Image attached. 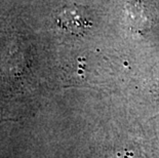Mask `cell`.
Returning a JSON list of instances; mask_svg holds the SVG:
<instances>
[{"label":"cell","mask_w":159,"mask_h":158,"mask_svg":"<svg viewBox=\"0 0 159 158\" xmlns=\"http://www.w3.org/2000/svg\"><path fill=\"white\" fill-rule=\"evenodd\" d=\"M57 25L70 34H83L93 26V23L80 9L68 8L59 16Z\"/></svg>","instance_id":"1"}]
</instances>
